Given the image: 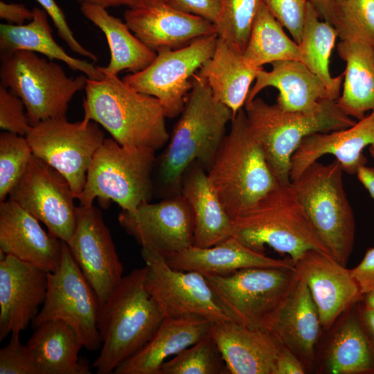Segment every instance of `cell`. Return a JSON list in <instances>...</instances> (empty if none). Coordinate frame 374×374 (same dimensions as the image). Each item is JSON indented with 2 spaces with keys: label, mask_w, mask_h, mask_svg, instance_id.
<instances>
[{
  "label": "cell",
  "mask_w": 374,
  "mask_h": 374,
  "mask_svg": "<svg viewBox=\"0 0 374 374\" xmlns=\"http://www.w3.org/2000/svg\"><path fill=\"white\" fill-rule=\"evenodd\" d=\"M80 3H90L107 8L125 6L130 8L134 6L139 0H75Z\"/></svg>",
  "instance_id": "obj_51"
},
{
  "label": "cell",
  "mask_w": 374,
  "mask_h": 374,
  "mask_svg": "<svg viewBox=\"0 0 374 374\" xmlns=\"http://www.w3.org/2000/svg\"><path fill=\"white\" fill-rule=\"evenodd\" d=\"M192 83L159 160V181L170 196L181 194L183 175L193 163H199L208 171L226 135V125L233 118L231 109L215 99L204 79L194 74Z\"/></svg>",
  "instance_id": "obj_1"
},
{
  "label": "cell",
  "mask_w": 374,
  "mask_h": 374,
  "mask_svg": "<svg viewBox=\"0 0 374 374\" xmlns=\"http://www.w3.org/2000/svg\"><path fill=\"white\" fill-rule=\"evenodd\" d=\"M184 12L202 17L214 24L221 10V0H167Z\"/></svg>",
  "instance_id": "obj_45"
},
{
  "label": "cell",
  "mask_w": 374,
  "mask_h": 374,
  "mask_svg": "<svg viewBox=\"0 0 374 374\" xmlns=\"http://www.w3.org/2000/svg\"><path fill=\"white\" fill-rule=\"evenodd\" d=\"M104 75L87 78L83 120L100 125L123 146L162 148L169 134L159 100L135 91L117 75Z\"/></svg>",
  "instance_id": "obj_2"
},
{
  "label": "cell",
  "mask_w": 374,
  "mask_h": 374,
  "mask_svg": "<svg viewBox=\"0 0 374 374\" xmlns=\"http://www.w3.org/2000/svg\"><path fill=\"white\" fill-rule=\"evenodd\" d=\"M155 150L125 147L105 139L87 171L84 187L78 197L81 206H91L96 199L113 201L126 211H134L149 202L152 193Z\"/></svg>",
  "instance_id": "obj_8"
},
{
  "label": "cell",
  "mask_w": 374,
  "mask_h": 374,
  "mask_svg": "<svg viewBox=\"0 0 374 374\" xmlns=\"http://www.w3.org/2000/svg\"><path fill=\"white\" fill-rule=\"evenodd\" d=\"M33 156L58 171L76 199L82 191L92 159L103 143L104 132L93 121L49 118L32 126L26 136Z\"/></svg>",
  "instance_id": "obj_11"
},
{
  "label": "cell",
  "mask_w": 374,
  "mask_h": 374,
  "mask_svg": "<svg viewBox=\"0 0 374 374\" xmlns=\"http://www.w3.org/2000/svg\"><path fill=\"white\" fill-rule=\"evenodd\" d=\"M8 199L42 222L54 236L65 242L71 240L78 219L75 195L67 180L42 160L33 156Z\"/></svg>",
  "instance_id": "obj_15"
},
{
  "label": "cell",
  "mask_w": 374,
  "mask_h": 374,
  "mask_svg": "<svg viewBox=\"0 0 374 374\" xmlns=\"http://www.w3.org/2000/svg\"><path fill=\"white\" fill-rule=\"evenodd\" d=\"M159 374H229L222 354L210 335L162 364Z\"/></svg>",
  "instance_id": "obj_39"
},
{
  "label": "cell",
  "mask_w": 374,
  "mask_h": 374,
  "mask_svg": "<svg viewBox=\"0 0 374 374\" xmlns=\"http://www.w3.org/2000/svg\"><path fill=\"white\" fill-rule=\"evenodd\" d=\"M244 112L250 130L260 144L279 184H290L291 158L307 136L348 128L356 121L336 100L325 99L311 112H288L260 98L247 101Z\"/></svg>",
  "instance_id": "obj_5"
},
{
  "label": "cell",
  "mask_w": 374,
  "mask_h": 374,
  "mask_svg": "<svg viewBox=\"0 0 374 374\" xmlns=\"http://www.w3.org/2000/svg\"><path fill=\"white\" fill-rule=\"evenodd\" d=\"M337 51L346 62L337 105L347 116L361 120L366 112L374 111V48L361 42L340 41Z\"/></svg>",
  "instance_id": "obj_32"
},
{
  "label": "cell",
  "mask_w": 374,
  "mask_h": 374,
  "mask_svg": "<svg viewBox=\"0 0 374 374\" xmlns=\"http://www.w3.org/2000/svg\"><path fill=\"white\" fill-rule=\"evenodd\" d=\"M33 17L28 24L0 25L1 53L17 51L39 53L51 60L64 62L73 71L84 73L88 78L100 80L105 75L92 63L69 55L54 39L48 15L42 8H34Z\"/></svg>",
  "instance_id": "obj_30"
},
{
  "label": "cell",
  "mask_w": 374,
  "mask_h": 374,
  "mask_svg": "<svg viewBox=\"0 0 374 374\" xmlns=\"http://www.w3.org/2000/svg\"><path fill=\"white\" fill-rule=\"evenodd\" d=\"M0 341L25 330L37 315L48 287V273L0 251Z\"/></svg>",
  "instance_id": "obj_20"
},
{
  "label": "cell",
  "mask_w": 374,
  "mask_h": 374,
  "mask_svg": "<svg viewBox=\"0 0 374 374\" xmlns=\"http://www.w3.org/2000/svg\"><path fill=\"white\" fill-rule=\"evenodd\" d=\"M362 297L364 298V305L374 309V290L366 293Z\"/></svg>",
  "instance_id": "obj_53"
},
{
  "label": "cell",
  "mask_w": 374,
  "mask_h": 374,
  "mask_svg": "<svg viewBox=\"0 0 374 374\" xmlns=\"http://www.w3.org/2000/svg\"><path fill=\"white\" fill-rule=\"evenodd\" d=\"M100 312L96 293L64 242L58 268L48 273L46 298L32 322L33 328L49 320H62L78 333L87 350L94 351L102 344L98 330Z\"/></svg>",
  "instance_id": "obj_12"
},
{
  "label": "cell",
  "mask_w": 374,
  "mask_h": 374,
  "mask_svg": "<svg viewBox=\"0 0 374 374\" xmlns=\"http://www.w3.org/2000/svg\"><path fill=\"white\" fill-rule=\"evenodd\" d=\"M359 314L364 328L374 346V309L363 305L359 307Z\"/></svg>",
  "instance_id": "obj_49"
},
{
  "label": "cell",
  "mask_w": 374,
  "mask_h": 374,
  "mask_svg": "<svg viewBox=\"0 0 374 374\" xmlns=\"http://www.w3.org/2000/svg\"><path fill=\"white\" fill-rule=\"evenodd\" d=\"M294 267L298 278L310 290L325 330L362 298L350 269L328 253L309 250Z\"/></svg>",
  "instance_id": "obj_19"
},
{
  "label": "cell",
  "mask_w": 374,
  "mask_h": 374,
  "mask_svg": "<svg viewBox=\"0 0 374 374\" xmlns=\"http://www.w3.org/2000/svg\"><path fill=\"white\" fill-rule=\"evenodd\" d=\"M181 195L189 204L193 217L194 243L210 247L232 236L230 217L210 182L204 167L195 161L185 171Z\"/></svg>",
  "instance_id": "obj_27"
},
{
  "label": "cell",
  "mask_w": 374,
  "mask_h": 374,
  "mask_svg": "<svg viewBox=\"0 0 374 374\" xmlns=\"http://www.w3.org/2000/svg\"><path fill=\"white\" fill-rule=\"evenodd\" d=\"M33 156L25 136L6 131L0 134V202L8 198Z\"/></svg>",
  "instance_id": "obj_40"
},
{
  "label": "cell",
  "mask_w": 374,
  "mask_h": 374,
  "mask_svg": "<svg viewBox=\"0 0 374 374\" xmlns=\"http://www.w3.org/2000/svg\"><path fill=\"white\" fill-rule=\"evenodd\" d=\"M123 17L131 31L157 53L183 48L201 37L216 34L213 23L179 10L167 0H139L127 8Z\"/></svg>",
  "instance_id": "obj_18"
},
{
  "label": "cell",
  "mask_w": 374,
  "mask_h": 374,
  "mask_svg": "<svg viewBox=\"0 0 374 374\" xmlns=\"http://www.w3.org/2000/svg\"><path fill=\"white\" fill-rule=\"evenodd\" d=\"M146 267L145 287L164 318L189 316L211 322L231 321L206 278L193 271L172 268L158 253L141 248Z\"/></svg>",
  "instance_id": "obj_14"
},
{
  "label": "cell",
  "mask_w": 374,
  "mask_h": 374,
  "mask_svg": "<svg viewBox=\"0 0 374 374\" xmlns=\"http://www.w3.org/2000/svg\"><path fill=\"white\" fill-rule=\"evenodd\" d=\"M262 0H221V10L213 24L217 37L243 53Z\"/></svg>",
  "instance_id": "obj_38"
},
{
  "label": "cell",
  "mask_w": 374,
  "mask_h": 374,
  "mask_svg": "<svg viewBox=\"0 0 374 374\" xmlns=\"http://www.w3.org/2000/svg\"><path fill=\"white\" fill-rule=\"evenodd\" d=\"M374 144V111L353 125L305 136L291 158L290 179L326 154L335 157L344 172L354 175L366 163L363 150Z\"/></svg>",
  "instance_id": "obj_23"
},
{
  "label": "cell",
  "mask_w": 374,
  "mask_h": 374,
  "mask_svg": "<svg viewBox=\"0 0 374 374\" xmlns=\"http://www.w3.org/2000/svg\"><path fill=\"white\" fill-rule=\"evenodd\" d=\"M368 151L371 157L374 159V144L369 146Z\"/></svg>",
  "instance_id": "obj_54"
},
{
  "label": "cell",
  "mask_w": 374,
  "mask_h": 374,
  "mask_svg": "<svg viewBox=\"0 0 374 374\" xmlns=\"http://www.w3.org/2000/svg\"><path fill=\"white\" fill-rule=\"evenodd\" d=\"M209 335L217 344L229 374H274L283 346L270 331L233 321L213 322Z\"/></svg>",
  "instance_id": "obj_22"
},
{
  "label": "cell",
  "mask_w": 374,
  "mask_h": 374,
  "mask_svg": "<svg viewBox=\"0 0 374 374\" xmlns=\"http://www.w3.org/2000/svg\"><path fill=\"white\" fill-rule=\"evenodd\" d=\"M262 69L251 65L243 53L217 37L213 55L197 74L208 84L215 99L231 109L234 117L244 106L250 86Z\"/></svg>",
  "instance_id": "obj_29"
},
{
  "label": "cell",
  "mask_w": 374,
  "mask_h": 374,
  "mask_svg": "<svg viewBox=\"0 0 374 374\" xmlns=\"http://www.w3.org/2000/svg\"><path fill=\"white\" fill-rule=\"evenodd\" d=\"M231 321L267 330L298 281L294 269L251 267L205 276Z\"/></svg>",
  "instance_id": "obj_10"
},
{
  "label": "cell",
  "mask_w": 374,
  "mask_h": 374,
  "mask_svg": "<svg viewBox=\"0 0 374 374\" xmlns=\"http://www.w3.org/2000/svg\"><path fill=\"white\" fill-rule=\"evenodd\" d=\"M332 0H309L319 13L321 19L330 24Z\"/></svg>",
  "instance_id": "obj_52"
},
{
  "label": "cell",
  "mask_w": 374,
  "mask_h": 374,
  "mask_svg": "<svg viewBox=\"0 0 374 374\" xmlns=\"http://www.w3.org/2000/svg\"><path fill=\"white\" fill-rule=\"evenodd\" d=\"M51 19L60 38L65 42L71 51L77 54L96 62L95 54L85 48L75 37L66 21V16L55 0H36Z\"/></svg>",
  "instance_id": "obj_44"
},
{
  "label": "cell",
  "mask_w": 374,
  "mask_h": 374,
  "mask_svg": "<svg viewBox=\"0 0 374 374\" xmlns=\"http://www.w3.org/2000/svg\"><path fill=\"white\" fill-rule=\"evenodd\" d=\"M146 267L133 269L100 307L101 349L93 364L98 374L114 373L138 352L164 319L145 287Z\"/></svg>",
  "instance_id": "obj_3"
},
{
  "label": "cell",
  "mask_w": 374,
  "mask_h": 374,
  "mask_svg": "<svg viewBox=\"0 0 374 374\" xmlns=\"http://www.w3.org/2000/svg\"><path fill=\"white\" fill-rule=\"evenodd\" d=\"M351 311L335 330L324 360L332 374H374V346L362 322L359 307Z\"/></svg>",
  "instance_id": "obj_34"
},
{
  "label": "cell",
  "mask_w": 374,
  "mask_h": 374,
  "mask_svg": "<svg viewBox=\"0 0 374 374\" xmlns=\"http://www.w3.org/2000/svg\"><path fill=\"white\" fill-rule=\"evenodd\" d=\"M321 328L319 312L310 290L299 279L267 330L292 351L307 368L314 362L315 346Z\"/></svg>",
  "instance_id": "obj_25"
},
{
  "label": "cell",
  "mask_w": 374,
  "mask_h": 374,
  "mask_svg": "<svg viewBox=\"0 0 374 374\" xmlns=\"http://www.w3.org/2000/svg\"><path fill=\"white\" fill-rule=\"evenodd\" d=\"M362 296L374 290V247L368 249L360 263L350 269Z\"/></svg>",
  "instance_id": "obj_46"
},
{
  "label": "cell",
  "mask_w": 374,
  "mask_h": 374,
  "mask_svg": "<svg viewBox=\"0 0 374 374\" xmlns=\"http://www.w3.org/2000/svg\"><path fill=\"white\" fill-rule=\"evenodd\" d=\"M217 34L201 37L189 45L157 53L142 71L131 73L123 80L140 93L158 99L166 118L179 115L193 87L191 77L213 54Z\"/></svg>",
  "instance_id": "obj_13"
},
{
  "label": "cell",
  "mask_w": 374,
  "mask_h": 374,
  "mask_svg": "<svg viewBox=\"0 0 374 374\" xmlns=\"http://www.w3.org/2000/svg\"><path fill=\"white\" fill-rule=\"evenodd\" d=\"M330 24L341 41L374 48V0H332Z\"/></svg>",
  "instance_id": "obj_37"
},
{
  "label": "cell",
  "mask_w": 374,
  "mask_h": 374,
  "mask_svg": "<svg viewBox=\"0 0 374 374\" xmlns=\"http://www.w3.org/2000/svg\"><path fill=\"white\" fill-rule=\"evenodd\" d=\"M243 55L251 65L258 68L281 60L303 62L299 44L287 36L264 3L255 18Z\"/></svg>",
  "instance_id": "obj_36"
},
{
  "label": "cell",
  "mask_w": 374,
  "mask_h": 374,
  "mask_svg": "<svg viewBox=\"0 0 374 374\" xmlns=\"http://www.w3.org/2000/svg\"><path fill=\"white\" fill-rule=\"evenodd\" d=\"M232 236L260 253L267 245L287 253L293 264L309 250L330 254L314 231L292 182L279 184L233 220Z\"/></svg>",
  "instance_id": "obj_6"
},
{
  "label": "cell",
  "mask_w": 374,
  "mask_h": 374,
  "mask_svg": "<svg viewBox=\"0 0 374 374\" xmlns=\"http://www.w3.org/2000/svg\"><path fill=\"white\" fill-rule=\"evenodd\" d=\"M271 64L270 71H259L246 102L269 87L278 90L276 103L285 111L311 112L323 100H332L324 84L302 62L281 60Z\"/></svg>",
  "instance_id": "obj_28"
},
{
  "label": "cell",
  "mask_w": 374,
  "mask_h": 374,
  "mask_svg": "<svg viewBox=\"0 0 374 374\" xmlns=\"http://www.w3.org/2000/svg\"><path fill=\"white\" fill-rule=\"evenodd\" d=\"M305 371L303 362L283 345L276 359L274 374H303Z\"/></svg>",
  "instance_id": "obj_47"
},
{
  "label": "cell",
  "mask_w": 374,
  "mask_h": 374,
  "mask_svg": "<svg viewBox=\"0 0 374 374\" xmlns=\"http://www.w3.org/2000/svg\"><path fill=\"white\" fill-rule=\"evenodd\" d=\"M45 374H90L88 365L79 360L83 343L67 323L49 320L35 328L27 342Z\"/></svg>",
  "instance_id": "obj_33"
},
{
  "label": "cell",
  "mask_w": 374,
  "mask_h": 374,
  "mask_svg": "<svg viewBox=\"0 0 374 374\" xmlns=\"http://www.w3.org/2000/svg\"><path fill=\"white\" fill-rule=\"evenodd\" d=\"M0 17L13 25H22L26 21H31L33 11L28 9L22 3L0 1Z\"/></svg>",
  "instance_id": "obj_48"
},
{
  "label": "cell",
  "mask_w": 374,
  "mask_h": 374,
  "mask_svg": "<svg viewBox=\"0 0 374 374\" xmlns=\"http://www.w3.org/2000/svg\"><path fill=\"white\" fill-rule=\"evenodd\" d=\"M118 222L141 246L164 258L193 246L194 223L190 206L180 194L121 211Z\"/></svg>",
  "instance_id": "obj_17"
},
{
  "label": "cell",
  "mask_w": 374,
  "mask_h": 374,
  "mask_svg": "<svg viewBox=\"0 0 374 374\" xmlns=\"http://www.w3.org/2000/svg\"><path fill=\"white\" fill-rule=\"evenodd\" d=\"M170 267L204 276L225 275L251 267L294 269L292 260H280L254 251L231 236L210 247L192 246L166 258Z\"/></svg>",
  "instance_id": "obj_26"
},
{
  "label": "cell",
  "mask_w": 374,
  "mask_h": 374,
  "mask_svg": "<svg viewBox=\"0 0 374 374\" xmlns=\"http://www.w3.org/2000/svg\"><path fill=\"white\" fill-rule=\"evenodd\" d=\"M19 334L12 332L8 344L0 350V374H45L33 351L21 343Z\"/></svg>",
  "instance_id": "obj_41"
},
{
  "label": "cell",
  "mask_w": 374,
  "mask_h": 374,
  "mask_svg": "<svg viewBox=\"0 0 374 374\" xmlns=\"http://www.w3.org/2000/svg\"><path fill=\"white\" fill-rule=\"evenodd\" d=\"M63 242L16 202L8 198L0 202L1 252L53 272L61 261Z\"/></svg>",
  "instance_id": "obj_21"
},
{
  "label": "cell",
  "mask_w": 374,
  "mask_h": 374,
  "mask_svg": "<svg viewBox=\"0 0 374 374\" xmlns=\"http://www.w3.org/2000/svg\"><path fill=\"white\" fill-rule=\"evenodd\" d=\"M66 243L101 307L123 278V265L101 211L93 205H79L74 233Z\"/></svg>",
  "instance_id": "obj_16"
},
{
  "label": "cell",
  "mask_w": 374,
  "mask_h": 374,
  "mask_svg": "<svg viewBox=\"0 0 374 374\" xmlns=\"http://www.w3.org/2000/svg\"><path fill=\"white\" fill-rule=\"evenodd\" d=\"M314 6L309 1L300 42L303 63L314 73L326 87L331 98L337 100L344 77V72L336 77L330 73V57L338 37L330 23L320 20Z\"/></svg>",
  "instance_id": "obj_35"
},
{
  "label": "cell",
  "mask_w": 374,
  "mask_h": 374,
  "mask_svg": "<svg viewBox=\"0 0 374 374\" xmlns=\"http://www.w3.org/2000/svg\"><path fill=\"white\" fill-rule=\"evenodd\" d=\"M356 175L359 181L374 199V168L363 166L358 170Z\"/></svg>",
  "instance_id": "obj_50"
},
{
  "label": "cell",
  "mask_w": 374,
  "mask_h": 374,
  "mask_svg": "<svg viewBox=\"0 0 374 374\" xmlns=\"http://www.w3.org/2000/svg\"><path fill=\"white\" fill-rule=\"evenodd\" d=\"M82 15L105 35L110 51L107 66H98L103 74L127 70L136 73L149 66L157 53L141 42L121 19L111 15L107 8L90 3H80Z\"/></svg>",
  "instance_id": "obj_31"
},
{
  "label": "cell",
  "mask_w": 374,
  "mask_h": 374,
  "mask_svg": "<svg viewBox=\"0 0 374 374\" xmlns=\"http://www.w3.org/2000/svg\"><path fill=\"white\" fill-rule=\"evenodd\" d=\"M0 127L3 131L25 136L32 127L22 100L2 85L0 86Z\"/></svg>",
  "instance_id": "obj_43"
},
{
  "label": "cell",
  "mask_w": 374,
  "mask_h": 374,
  "mask_svg": "<svg viewBox=\"0 0 374 374\" xmlns=\"http://www.w3.org/2000/svg\"><path fill=\"white\" fill-rule=\"evenodd\" d=\"M87 77H69L57 62L35 53H1V85L23 102L30 124L66 117L69 104L84 89Z\"/></svg>",
  "instance_id": "obj_9"
},
{
  "label": "cell",
  "mask_w": 374,
  "mask_h": 374,
  "mask_svg": "<svg viewBox=\"0 0 374 374\" xmlns=\"http://www.w3.org/2000/svg\"><path fill=\"white\" fill-rule=\"evenodd\" d=\"M264 4L299 44L309 0H262Z\"/></svg>",
  "instance_id": "obj_42"
},
{
  "label": "cell",
  "mask_w": 374,
  "mask_h": 374,
  "mask_svg": "<svg viewBox=\"0 0 374 374\" xmlns=\"http://www.w3.org/2000/svg\"><path fill=\"white\" fill-rule=\"evenodd\" d=\"M207 175L233 220L279 184L252 134L243 108L231 121Z\"/></svg>",
  "instance_id": "obj_4"
},
{
  "label": "cell",
  "mask_w": 374,
  "mask_h": 374,
  "mask_svg": "<svg viewBox=\"0 0 374 374\" xmlns=\"http://www.w3.org/2000/svg\"><path fill=\"white\" fill-rule=\"evenodd\" d=\"M212 323L197 316L164 318L148 342L114 373L159 374L168 357L208 335Z\"/></svg>",
  "instance_id": "obj_24"
},
{
  "label": "cell",
  "mask_w": 374,
  "mask_h": 374,
  "mask_svg": "<svg viewBox=\"0 0 374 374\" xmlns=\"http://www.w3.org/2000/svg\"><path fill=\"white\" fill-rule=\"evenodd\" d=\"M343 172L336 159L328 164L317 161L292 184L319 238L330 253L346 266L355 243V220Z\"/></svg>",
  "instance_id": "obj_7"
}]
</instances>
